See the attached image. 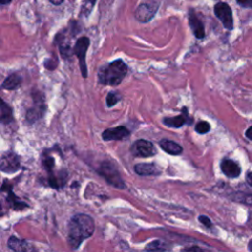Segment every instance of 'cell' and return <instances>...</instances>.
I'll list each match as a JSON object with an SVG mask.
<instances>
[{"mask_svg":"<svg viewBox=\"0 0 252 252\" xmlns=\"http://www.w3.org/2000/svg\"><path fill=\"white\" fill-rule=\"evenodd\" d=\"M199 221H200V223L201 224H203L205 227H207V228H211L212 227V222H211V220L208 218V217H206V216H200L199 217Z\"/></svg>","mask_w":252,"mask_h":252,"instance_id":"obj_26","label":"cell"},{"mask_svg":"<svg viewBox=\"0 0 252 252\" xmlns=\"http://www.w3.org/2000/svg\"><path fill=\"white\" fill-rule=\"evenodd\" d=\"M45 105L42 98H36L33 106L27 111V120L30 123H35L37 120L42 118L45 112Z\"/></svg>","mask_w":252,"mask_h":252,"instance_id":"obj_10","label":"cell"},{"mask_svg":"<svg viewBox=\"0 0 252 252\" xmlns=\"http://www.w3.org/2000/svg\"><path fill=\"white\" fill-rule=\"evenodd\" d=\"M221 169L223 173L230 178H236L240 175V172H241L240 167L235 162L229 159L222 161Z\"/></svg>","mask_w":252,"mask_h":252,"instance_id":"obj_12","label":"cell"},{"mask_svg":"<svg viewBox=\"0 0 252 252\" xmlns=\"http://www.w3.org/2000/svg\"><path fill=\"white\" fill-rule=\"evenodd\" d=\"M236 1L242 7H252V0H236Z\"/></svg>","mask_w":252,"mask_h":252,"instance_id":"obj_27","label":"cell"},{"mask_svg":"<svg viewBox=\"0 0 252 252\" xmlns=\"http://www.w3.org/2000/svg\"><path fill=\"white\" fill-rule=\"evenodd\" d=\"M189 26H190L194 36L197 39H203L205 37V29L203 26V23L198 19V17L195 15L193 10H190L189 12Z\"/></svg>","mask_w":252,"mask_h":252,"instance_id":"obj_14","label":"cell"},{"mask_svg":"<svg viewBox=\"0 0 252 252\" xmlns=\"http://www.w3.org/2000/svg\"><path fill=\"white\" fill-rule=\"evenodd\" d=\"M210 129H211V125L207 121H200L195 126V130L199 134H206L210 131Z\"/></svg>","mask_w":252,"mask_h":252,"instance_id":"obj_22","label":"cell"},{"mask_svg":"<svg viewBox=\"0 0 252 252\" xmlns=\"http://www.w3.org/2000/svg\"><path fill=\"white\" fill-rule=\"evenodd\" d=\"M120 101V98L117 94L115 93H109L106 97V105L108 107H112L113 105H115L118 102Z\"/></svg>","mask_w":252,"mask_h":252,"instance_id":"obj_24","label":"cell"},{"mask_svg":"<svg viewBox=\"0 0 252 252\" xmlns=\"http://www.w3.org/2000/svg\"><path fill=\"white\" fill-rule=\"evenodd\" d=\"M231 199L235 202L245 204L247 206H252V194H247L243 192H237L232 195Z\"/></svg>","mask_w":252,"mask_h":252,"instance_id":"obj_19","label":"cell"},{"mask_svg":"<svg viewBox=\"0 0 252 252\" xmlns=\"http://www.w3.org/2000/svg\"><path fill=\"white\" fill-rule=\"evenodd\" d=\"M0 168L3 172L14 173L20 168V160L16 154L5 153L0 162Z\"/></svg>","mask_w":252,"mask_h":252,"instance_id":"obj_8","label":"cell"},{"mask_svg":"<svg viewBox=\"0 0 252 252\" xmlns=\"http://www.w3.org/2000/svg\"><path fill=\"white\" fill-rule=\"evenodd\" d=\"M134 170L138 175L142 176L158 175L161 172L154 164H138L134 167Z\"/></svg>","mask_w":252,"mask_h":252,"instance_id":"obj_15","label":"cell"},{"mask_svg":"<svg viewBox=\"0 0 252 252\" xmlns=\"http://www.w3.org/2000/svg\"><path fill=\"white\" fill-rule=\"evenodd\" d=\"M182 114L177 115V116H173V117H167L163 120L164 124L168 127H171V128H180L181 126H183L186 123H189V116L187 113V108L184 107Z\"/></svg>","mask_w":252,"mask_h":252,"instance_id":"obj_13","label":"cell"},{"mask_svg":"<svg viewBox=\"0 0 252 252\" xmlns=\"http://www.w3.org/2000/svg\"><path fill=\"white\" fill-rule=\"evenodd\" d=\"M130 136V131L125 126H117V127L108 128L105 130L102 137L105 141H118L124 140Z\"/></svg>","mask_w":252,"mask_h":252,"instance_id":"obj_9","label":"cell"},{"mask_svg":"<svg viewBox=\"0 0 252 252\" xmlns=\"http://www.w3.org/2000/svg\"><path fill=\"white\" fill-rule=\"evenodd\" d=\"M11 1H12V0H0V4H1V5H7Z\"/></svg>","mask_w":252,"mask_h":252,"instance_id":"obj_32","label":"cell"},{"mask_svg":"<svg viewBox=\"0 0 252 252\" xmlns=\"http://www.w3.org/2000/svg\"><path fill=\"white\" fill-rule=\"evenodd\" d=\"M131 153L135 157L140 158H149L157 154V150L154 144L148 140L140 139L135 141L131 146Z\"/></svg>","mask_w":252,"mask_h":252,"instance_id":"obj_5","label":"cell"},{"mask_svg":"<svg viewBox=\"0 0 252 252\" xmlns=\"http://www.w3.org/2000/svg\"><path fill=\"white\" fill-rule=\"evenodd\" d=\"M127 65L121 59H116L101 67L98 74L99 83L106 86H117L127 75Z\"/></svg>","mask_w":252,"mask_h":252,"instance_id":"obj_2","label":"cell"},{"mask_svg":"<svg viewBox=\"0 0 252 252\" xmlns=\"http://www.w3.org/2000/svg\"><path fill=\"white\" fill-rule=\"evenodd\" d=\"M98 172L112 186H114L118 189L125 188L126 185H125L119 171L117 170L115 166H113L110 162L103 163L101 165L100 168L98 169Z\"/></svg>","mask_w":252,"mask_h":252,"instance_id":"obj_3","label":"cell"},{"mask_svg":"<svg viewBox=\"0 0 252 252\" xmlns=\"http://www.w3.org/2000/svg\"><path fill=\"white\" fill-rule=\"evenodd\" d=\"M97 2V0H85L83 6H82V14L85 16H89L90 13L92 12L95 4Z\"/></svg>","mask_w":252,"mask_h":252,"instance_id":"obj_23","label":"cell"},{"mask_svg":"<svg viewBox=\"0 0 252 252\" xmlns=\"http://www.w3.org/2000/svg\"><path fill=\"white\" fill-rule=\"evenodd\" d=\"M7 201H8L9 204L12 205L13 208L16 209V210H21V209H23V208H25V207H28L27 204H25L24 202L19 201L18 198H17V196H15V195H14L13 193H11V192H9V195L7 196Z\"/></svg>","mask_w":252,"mask_h":252,"instance_id":"obj_21","label":"cell"},{"mask_svg":"<svg viewBox=\"0 0 252 252\" xmlns=\"http://www.w3.org/2000/svg\"><path fill=\"white\" fill-rule=\"evenodd\" d=\"M181 252H204V251L198 246H192V247H188V248L183 249Z\"/></svg>","mask_w":252,"mask_h":252,"instance_id":"obj_28","label":"cell"},{"mask_svg":"<svg viewBox=\"0 0 252 252\" xmlns=\"http://www.w3.org/2000/svg\"><path fill=\"white\" fill-rule=\"evenodd\" d=\"M159 9V3H142L135 11V18L142 23H147L153 19Z\"/></svg>","mask_w":252,"mask_h":252,"instance_id":"obj_7","label":"cell"},{"mask_svg":"<svg viewBox=\"0 0 252 252\" xmlns=\"http://www.w3.org/2000/svg\"><path fill=\"white\" fill-rule=\"evenodd\" d=\"M147 252H165L167 250V244L160 240H155L150 242L146 246Z\"/></svg>","mask_w":252,"mask_h":252,"instance_id":"obj_20","label":"cell"},{"mask_svg":"<svg viewBox=\"0 0 252 252\" xmlns=\"http://www.w3.org/2000/svg\"><path fill=\"white\" fill-rule=\"evenodd\" d=\"M248 249H249V251L250 252H252V239L249 241V243H248Z\"/></svg>","mask_w":252,"mask_h":252,"instance_id":"obj_33","label":"cell"},{"mask_svg":"<svg viewBox=\"0 0 252 252\" xmlns=\"http://www.w3.org/2000/svg\"><path fill=\"white\" fill-rule=\"evenodd\" d=\"M90 45V39L87 37L80 38L74 46L73 53L78 57L79 59V65L80 70L82 73V76L84 78L88 77V68H87V63H86V53Z\"/></svg>","mask_w":252,"mask_h":252,"instance_id":"obj_4","label":"cell"},{"mask_svg":"<svg viewBox=\"0 0 252 252\" xmlns=\"http://www.w3.org/2000/svg\"><path fill=\"white\" fill-rule=\"evenodd\" d=\"M214 11H215V15L222 22L224 27L228 30H232L233 19H232V12L231 7L225 2H219L215 5Z\"/></svg>","mask_w":252,"mask_h":252,"instance_id":"obj_6","label":"cell"},{"mask_svg":"<svg viewBox=\"0 0 252 252\" xmlns=\"http://www.w3.org/2000/svg\"><path fill=\"white\" fill-rule=\"evenodd\" d=\"M245 136H246L249 140H251V141H252V126H250V127L246 130V132H245Z\"/></svg>","mask_w":252,"mask_h":252,"instance_id":"obj_30","label":"cell"},{"mask_svg":"<svg viewBox=\"0 0 252 252\" xmlns=\"http://www.w3.org/2000/svg\"><path fill=\"white\" fill-rule=\"evenodd\" d=\"M43 166H44V168H46V170L51 171L52 168H53V167H54V160H53L51 157L46 158V159L43 161Z\"/></svg>","mask_w":252,"mask_h":252,"instance_id":"obj_25","label":"cell"},{"mask_svg":"<svg viewBox=\"0 0 252 252\" xmlns=\"http://www.w3.org/2000/svg\"><path fill=\"white\" fill-rule=\"evenodd\" d=\"M246 181L252 187V171H249L246 173Z\"/></svg>","mask_w":252,"mask_h":252,"instance_id":"obj_29","label":"cell"},{"mask_svg":"<svg viewBox=\"0 0 252 252\" xmlns=\"http://www.w3.org/2000/svg\"><path fill=\"white\" fill-rule=\"evenodd\" d=\"M160 147L168 154L169 155H172V156H178L182 153L183 149L182 147L177 144L176 142H173V141H170V140H168V139H163L161 142H160Z\"/></svg>","mask_w":252,"mask_h":252,"instance_id":"obj_16","label":"cell"},{"mask_svg":"<svg viewBox=\"0 0 252 252\" xmlns=\"http://www.w3.org/2000/svg\"><path fill=\"white\" fill-rule=\"evenodd\" d=\"M0 120L3 124H9L13 121V113L11 107L4 102H1V106H0Z\"/></svg>","mask_w":252,"mask_h":252,"instance_id":"obj_18","label":"cell"},{"mask_svg":"<svg viewBox=\"0 0 252 252\" xmlns=\"http://www.w3.org/2000/svg\"><path fill=\"white\" fill-rule=\"evenodd\" d=\"M95 231V223L92 217L86 214L74 215L68 225V244L72 249L80 247L82 242L91 237Z\"/></svg>","mask_w":252,"mask_h":252,"instance_id":"obj_1","label":"cell"},{"mask_svg":"<svg viewBox=\"0 0 252 252\" xmlns=\"http://www.w3.org/2000/svg\"><path fill=\"white\" fill-rule=\"evenodd\" d=\"M49 1L53 5H61L63 3V1H64V0H49Z\"/></svg>","mask_w":252,"mask_h":252,"instance_id":"obj_31","label":"cell"},{"mask_svg":"<svg viewBox=\"0 0 252 252\" xmlns=\"http://www.w3.org/2000/svg\"><path fill=\"white\" fill-rule=\"evenodd\" d=\"M7 245L14 252H38L34 245L26 240L19 239L16 236H10L7 241Z\"/></svg>","mask_w":252,"mask_h":252,"instance_id":"obj_11","label":"cell"},{"mask_svg":"<svg viewBox=\"0 0 252 252\" xmlns=\"http://www.w3.org/2000/svg\"><path fill=\"white\" fill-rule=\"evenodd\" d=\"M21 85H22V77L19 76L18 74H11L4 80V82L1 85V88L4 90L12 91L20 88Z\"/></svg>","mask_w":252,"mask_h":252,"instance_id":"obj_17","label":"cell"}]
</instances>
